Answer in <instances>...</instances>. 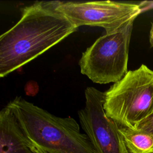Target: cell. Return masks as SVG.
Listing matches in <instances>:
<instances>
[{"label": "cell", "instance_id": "6da1fadb", "mask_svg": "<svg viewBox=\"0 0 153 153\" xmlns=\"http://www.w3.org/2000/svg\"><path fill=\"white\" fill-rule=\"evenodd\" d=\"M57 1L36 2L22 9L20 19L0 36V76L44 53L77 30L57 8Z\"/></svg>", "mask_w": 153, "mask_h": 153}, {"label": "cell", "instance_id": "7a4b0ae2", "mask_svg": "<svg viewBox=\"0 0 153 153\" xmlns=\"http://www.w3.org/2000/svg\"><path fill=\"white\" fill-rule=\"evenodd\" d=\"M7 106L32 144L48 153H97L72 117H60L16 97Z\"/></svg>", "mask_w": 153, "mask_h": 153}, {"label": "cell", "instance_id": "3957f363", "mask_svg": "<svg viewBox=\"0 0 153 153\" xmlns=\"http://www.w3.org/2000/svg\"><path fill=\"white\" fill-rule=\"evenodd\" d=\"M103 108L119 126L136 129L153 112V71L143 64L128 71L104 92Z\"/></svg>", "mask_w": 153, "mask_h": 153}, {"label": "cell", "instance_id": "277c9868", "mask_svg": "<svg viewBox=\"0 0 153 153\" xmlns=\"http://www.w3.org/2000/svg\"><path fill=\"white\" fill-rule=\"evenodd\" d=\"M133 22L115 31L106 32L88 47L79 60L81 73L97 84L115 83L121 79L128 72Z\"/></svg>", "mask_w": 153, "mask_h": 153}, {"label": "cell", "instance_id": "5b68a950", "mask_svg": "<svg viewBox=\"0 0 153 153\" xmlns=\"http://www.w3.org/2000/svg\"><path fill=\"white\" fill-rule=\"evenodd\" d=\"M56 8L75 26H98L106 32L118 30L143 11L140 4L111 1L62 2Z\"/></svg>", "mask_w": 153, "mask_h": 153}, {"label": "cell", "instance_id": "8992f818", "mask_svg": "<svg viewBox=\"0 0 153 153\" xmlns=\"http://www.w3.org/2000/svg\"><path fill=\"white\" fill-rule=\"evenodd\" d=\"M84 94L85 106L78 111L79 121L97 153H130L119 126L105 112L104 92L88 87Z\"/></svg>", "mask_w": 153, "mask_h": 153}, {"label": "cell", "instance_id": "52a82bcc", "mask_svg": "<svg viewBox=\"0 0 153 153\" xmlns=\"http://www.w3.org/2000/svg\"><path fill=\"white\" fill-rule=\"evenodd\" d=\"M0 153H37L7 105L0 112Z\"/></svg>", "mask_w": 153, "mask_h": 153}, {"label": "cell", "instance_id": "ba28073f", "mask_svg": "<svg viewBox=\"0 0 153 153\" xmlns=\"http://www.w3.org/2000/svg\"><path fill=\"white\" fill-rule=\"evenodd\" d=\"M119 127L130 153H153V135L137 129Z\"/></svg>", "mask_w": 153, "mask_h": 153}, {"label": "cell", "instance_id": "9c48e42d", "mask_svg": "<svg viewBox=\"0 0 153 153\" xmlns=\"http://www.w3.org/2000/svg\"><path fill=\"white\" fill-rule=\"evenodd\" d=\"M136 129L153 135V112L140 122L137 125Z\"/></svg>", "mask_w": 153, "mask_h": 153}, {"label": "cell", "instance_id": "30bf717a", "mask_svg": "<svg viewBox=\"0 0 153 153\" xmlns=\"http://www.w3.org/2000/svg\"><path fill=\"white\" fill-rule=\"evenodd\" d=\"M140 4L142 9L143 10V11L150 8H153V1H143Z\"/></svg>", "mask_w": 153, "mask_h": 153}, {"label": "cell", "instance_id": "8fae6325", "mask_svg": "<svg viewBox=\"0 0 153 153\" xmlns=\"http://www.w3.org/2000/svg\"><path fill=\"white\" fill-rule=\"evenodd\" d=\"M149 43L151 47H153V22L151 24V27L149 33Z\"/></svg>", "mask_w": 153, "mask_h": 153}, {"label": "cell", "instance_id": "7c38bea8", "mask_svg": "<svg viewBox=\"0 0 153 153\" xmlns=\"http://www.w3.org/2000/svg\"><path fill=\"white\" fill-rule=\"evenodd\" d=\"M35 149H36V151L37 153H48V152H46V151H44V150H42V149H41L39 148L35 147Z\"/></svg>", "mask_w": 153, "mask_h": 153}]
</instances>
